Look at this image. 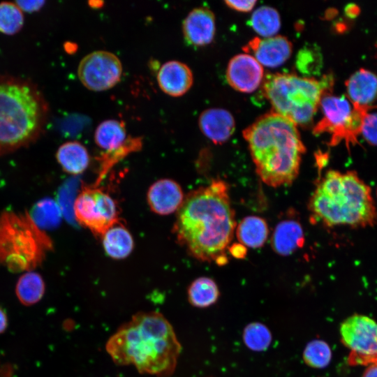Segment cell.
Instances as JSON below:
<instances>
[{"label": "cell", "instance_id": "4", "mask_svg": "<svg viewBox=\"0 0 377 377\" xmlns=\"http://www.w3.org/2000/svg\"><path fill=\"white\" fill-rule=\"evenodd\" d=\"M49 105L29 79L0 75V156L27 147L43 135Z\"/></svg>", "mask_w": 377, "mask_h": 377}, {"label": "cell", "instance_id": "9", "mask_svg": "<svg viewBox=\"0 0 377 377\" xmlns=\"http://www.w3.org/2000/svg\"><path fill=\"white\" fill-rule=\"evenodd\" d=\"M73 212L77 222L97 235L101 236L119 221L117 202L96 186L81 190L74 201Z\"/></svg>", "mask_w": 377, "mask_h": 377}, {"label": "cell", "instance_id": "24", "mask_svg": "<svg viewBox=\"0 0 377 377\" xmlns=\"http://www.w3.org/2000/svg\"><path fill=\"white\" fill-rule=\"evenodd\" d=\"M189 303L198 308H206L214 304L219 297V290L215 281L206 276L195 279L187 291Z\"/></svg>", "mask_w": 377, "mask_h": 377}, {"label": "cell", "instance_id": "30", "mask_svg": "<svg viewBox=\"0 0 377 377\" xmlns=\"http://www.w3.org/2000/svg\"><path fill=\"white\" fill-rule=\"evenodd\" d=\"M32 219L36 225L44 227L55 226L61 219L59 206L52 200L40 202L36 206Z\"/></svg>", "mask_w": 377, "mask_h": 377}, {"label": "cell", "instance_id": "14", "mask_svg": "<svg viewBox=\"0 0 377 377\" xmlns=\"http://www.w3.org/2000/svg\"><path fill=\"white\" fill-rule=\"evenodd\" d=\"M147 200L152 212L160 215H168L179 210L184 195L177 182L170 179H161L150 186Z\"/></svg>", "mask_w": 377, "mask_h": 377}, {"label": "cell", "instance_id": "25", "mask_svg": "<svg viewBox=\"0 0 377 377\" xmlns=\"http://www.w3.org/2000/svg\"><path fill=\"white\" fill-rule=\"evenodd\" d=\"M45 292L43 278L36 272L29 271L22 275L16 286V294L24 305H31L38 302Z\"/></svg>", "mask_w": 377, "mask_h": 377}, {"label": "cell", "instance_id": "11", "mask_svg": "<svg viewBox=\"0 0 377 377\" xmlns=\"http://www.w3.org/2000/svg\"><path fill=\"white\" fill-rule=\"evenodd\" d=\"M122 74L119 59L108 51H94L80 62L77 75L82 84L94 91L108 90L116 85Z\"/></svg>", "mask_w": 377, "mask_h": 377}, {"label": "cell", "instance_id": "16", "mask_svg": "<svg viewBox=\"0 0 377 377\" xmlns=\"http://www.w3.org/2000/svg\"><path fill=\"white\" fill-rule=\"evenodd\" d=\"M156 79L160 89L173 97L186 94L193 82L191 70L179 61L164 63L158 71Z\"/></svg>", "mask_w": 377, "mask_h": 377}, {"label": "cell", "instance_id": "10", "mask_svg": "<svg viewBox=\"0 0 377 377\" xmlns=\"http://www.w3.org/2000/svg\"><path fill=\"white\" fill-rule=\"evenodd\" d=\"M341 341L350 350V365L377 364V323L371 318L355 314L340 327Z\"/></svg>", "mask_w": 377, "mask_h": 377}, {"label": "cell", "instance_id": "19", "mask_svg": "<svg viewBox=\"0 0 377 377\" xmlns=\"http://www.w3.org/2000/svg\"><path fill=\"white\" fill-rule=\"evenodd\" d=\"M304 236L301 224L293 219L281 221L276 226L272 237L274 251L283 256L292 254L303 246Z\"/></svg>", "mask_w": 377, "mask_h": 377}, {"label": "cell", "instance_id": "22", "mask_svg": "<svg viewBox=\"0 0 377 377\" xmlns=\"http://www.w3.org/2000/svg\"><path fill=\"white\" fill-rule=\"evenodd\" d=\"M124 124L116 119H108L96 128L94 140L97 146L110 153L119 149L126 142Z\"/></svg>", "mask_w": 377, "mask_h": 377}, {"label": "cell", "instance_id": "2", "mask_svg": "<svg viewBox=\"0 0 377 377\" xmlns=\"http://www.w3.org/2000/svg\"><path fill=\"white\" fill-rule=\"evenodd\" d=\"M105 349L117 365H132L141 374H173L182 346L166 318L158 311L139 312L108 340Z\"/></svg>", "mask_w": 377, "mask_h": 377}, {"label": "cell", "instance_id": "20", "mask_svg": "<svg viewBox=\"0 0 377 377\" xmlns=\"http://www.w3.org/2000/svg\"><path fill=\"white\" fill-rule=\"evenodd\" d=\"M101 237L104 250L112 258L123 259L133 251V238L129 230L119 221L108 228Z\"/></svg>", "mask_w": 377, "mask_h": 377}, {"label": "cell", "instance_id": "1", "mask_svg": "<svg viewBox=\"0 0 377 377\" xmlns=\"http://www.w3.org/2000/svg\"><path fill=\"white\" fill-rule=\"evenodd\" d=\"M235 226L228 185L215 179L184 198L173 232L179 244L195 259L224 265Z\"/></svg>", "mask_w": 377, "mask_h": 377}, {"label": "cell", "instance_id": "15", "mask_svg": "<svg viewBox=\"0 0 377 377\" xmlns=\"http://www.w3.org/2000/svg\"><path fill=\"white\" fill-rule=\"evenodd\" d=\"M182 30L185 40L191 45L203 46L210 43L216 31L214 13L205 7L194 8L184 19Z\"/></svg>", "mask_w": 377, "mask_h": 377}, {"label": "cell", "instance_id": "35", "mask_svg": "<svg viewBox=\"0 0 377 377\" xmlns=\"http://www.w3.org/2000/svg\"><path fill=\"white\" fill-rule=\"evenodd\" d=\"M362 377H377V364L368 366Z\"/></svg>", "mask_w": 377, "mask_h": 377}, {"label": "cell", "instance_id": "5", "mask_svg": "<svg viewBox=\"0 0 377 377\" xmlns=\"http://www.w3.org/2000/svg\"><path fill=\"white\" fill-rule=\"evenodd\" d=\"M309 207L313 216L327 226H367L377 219L370 188L353 171L327 172Z\"/></svg>", "mask_w": 377, "mask_h": 377}, {"label": "cell", "instance_id": "13", "mask_svg": "<svg viewBox=\"0 0 377 377\" xmlns=\"http://www.w3.org/2000/svg\"><path fill=\"white\" fill-rule=\"evenodd\" d=\"M246 52H252L256 59L263 66L276 67L283 64L290 56L293 45L283 36L265 38H254L245 47Z\"/></svg>", "mask_w": 377, "mask_h": 377}, {"label": "cell", "instance_id": "27", "mask_svg": "<svg viewBox=\"0 0 377 377\" xmlns=\"http://www.w3.org/2000/svg\"><path fill=\"white\" fill-rule=\"evenodd\" d=\"M24 22L23 12L15 2L0 3V33L14 35L22 29Z\"/></svg>", "mask_w": 377, "mask_h": 377}, {"label": "cell", "instance_id": "33", "mask_svg": "<svg viewBox=\"0 0 377 377\" xmlns=\"http://www.w3.org/2000/svg\"><path fill=\"white\" fill-rule=\"evenodd\" d=\"M15 3L22 12L32 13L39 10L45 4L44 1H16Z\"/></svg>", "mask_w": 377, "mask_h": 377}, {"label": "cell", "instance_id": "29", "mask_svg": "<svg viewBox=\"0 0 377 377\" xmlns=\"http://www.w3.org/2000/svg\"><path fill=\"white\" fill-rule=\"evenodd\" d=\"M243 340L249 349L253 351H263L272 342V334L264 324L252 323L244 328Z\"/></svg>", "mask_w": 377, "mask_h": 377}, {"label": "cell", "instance_id": "23", "mask_svg": "<svg viewBox=\"0 0 377 377\" xmlns=\"http://www.w3.org/2000/svg\"><path fill=\"white\" fill-rule=\"evenodd\" d=\"M236 233L239 241L244 246L258 248L267 241L269 230L263 219L251 216L241 221Z\"/></svg>", "mask_w": 377, "mask_h": 377}, {"label": "cell", "instance_id": "6", "mask_svg": "<svg viewBox=\"0 0 377 377\" xmlns=\"http://www.w3.org/2000/svg\"><path fill=\"white\" fill-rule=\"evenodd\" d=\"M332 84L330 75L318 80L294 74L275 73L266 75L263 89L275 112L296 125H306L312 121L321 98L329 92Z\"/></svg>", "mask_w": 377, "mask_h": 377}, {"label": "cell", "instance_id": "21", "mask_svg": "<svg viewBox=\"0 0 377 377\" xmlns=\"http://www.w3.org/2000/svg\"><path fill=\"white\" fill-rule=\"evenodd\" d=\"M56 158L62 170L71 175L82 173L88 168L90 157L87 148L77 141H68L57 149Z\"/></svg>", "mask_w": 377, "mask_h": 377}, {"label": "cell", "instance_id": "17", "mask_svg": "<svg viewBox=\"0 0 377 377\" xmlns=\"http://www.w3.org/2000/svg\"><path fill=\"white\" fill-rule=\"evenodd\" d=\"M198 123L202 133L215 144L227 141L235 128L233 116L222 108H209L203 111Z\"/></svg>", "mask_w": 377, "mask_h": 377}, {"label": "cell", "instance_id": "12", "mask_svg": "<svg viewBox=\"0 0 377 377\" xmlns=\"http://www.w3.org/2000/svg\"><path fill=\"white\" fill-rule=\"evenodd\" d=\"M264 71L256 58L249 54H239L229 61L226 78L235 89L244 93L255 91L263 80Z\"/></svg>", "mask_w": 377, "mask_h": 377}, {"label": "cell", "instance_id": "7", "mask_svg": "<svg viewBox=\"0 0 377 377\" xmlns=\"http://www.w3.org/2000/svg\"><path fill=\"white\" fill-rule=\"evenodd\" d=\"M52 246L29 214H0V265L12 272L31 271L43 262Z\"/></svg>", "mask_w": 377, "mask_h": 377}, {"label": "cell", "instance_id": "34", "mask_svg": "<svg viewBox=\"0 0 377 377\" xmlns=\"http://www.w3.org/2000/svg\"><path fill=\"white\" fill-rule=\"evenodd\" d=\"M230 253L235 258H242L246 256V246L242 244H235L229 248Z\"/></svg>", "mask_w": 377, "mask_h": 377}, {"label": "cell", "instance_id": "37", "mask_svg": "<svg viewBox=\"0 0 377 377\" xmlns=\"http://www.w3.org/2000/svg\"><path fill=\"white\" fill-rule=\"evenodd\" d=\"M376 195H377V191H376Z\"/></svg>", "mask_w": 377, "mask_h": 377}, {"label": "cell", "instance_id": "26", "mask_svg": "<svg viewBox=\"0 0 377 377\" xmlns=\"http://www.w3.org/2000/svg\"><path fill=\"white\" fill-rule=\"evenodd\" d=\"M250 25L261 36L272 37L281 27V19L278 11L267 6L258 8L251 15Z\"/></svg>", "mask_w": 377, "mask_h": 377}, {"label": "cell", "instance_id": "31", "mask_svg": "<svg viewBox=\"0 0 377 377\" xmlns=\"http://www.w3.org/2000/svg\"><path fill=\"white\" fill-rule=\"evenodd\" d=\"M360 133L371 145H377V112L366 114L363 118Z\"/></svg>", "mask_w": 377, "mask_h": 377}, {"label": "cell", "instance_id": "32", "mask_svg": "<svg viewBox=\"0 0 377 377\" xmlns=\"http://www.w3.org/2000/svg\"><path fill=\"white\" fill-rule=\"evenodd\" d=\"M225 3L230 8L242 12H248L253 9L256 1L246 0V1H225Z\"/></svg>", "mask_w": 377, "mask_h": 377}, {"label": "cell", "instance_id": "3", "mask_svg": "<svg viewBox=\"0 0 377 377\" xmlns=\"http://www.w3.org/2000/svg\"><path fill=\"white\" fill-rule=\"evenodd\" d=\"M243 136L256 172L265 184L276 188L293 182L306 151L295 123L271 112L245 128Z\"/></svg>", "mask_w": 377, "mask_h": 377}, {"label": "cell", "instance_id": "28", "mask_svg": "<svg viewBox=\"0 0 377 377\" xmlns=\"http://www.w3.org/2000/svg\"><path fill=\"white\" fill-rule=\"evenodd\" d=\"M303 360L306 364L315 369L327 367L332 358L330 346L324 341L316 339L307 343L303 354Z\"/></svg>", "mask_w": 377, "mask_h": 377}, {"label": "cell", "instance_id": "8", "mask_svg": "<svg viewBox=\"0 0 377 377\" xmlns=\"http://www.w3.org/2000/svg\"><path fill=\"white\" fill-rule=\"evenodd\" d=\"M320 106L323 117L314 126V135L331 133V146L337 145L343 140L348 146L350 142H357V135L360 133L368 107H353L344 96H333L329 92L321 98Z\"/></svg>", "mask_w": 377, "mask_h": 377}, {"label": "cell", "instance_id": "18", "mask_svg": "<svg viewBox=\"0 0 377 377\" xmlns=\"http://www.w3.org/2000/svg\"><path fill=\"white\" fill-rule=\"evenodd\" d=\"M347 94L353 105L368 107L377 97V75L361 68L346 82Z\"/></svg>", "mask_w": 377, "mask_h": 377}, {"label": "cell", "instance_id": "36", "mask_svg": "<svg viewBox=\"0 0 377 377\" xmlns=\"http://www.w3.org/2000/svg\"><path fill=\"white\" fill-rule=\"evenodd\" d=\"M7 326V317L4 311L0 308V333L3 332Z\"/></svg>", "mask_w": 377, "mask_h": 377}]
</instances>
